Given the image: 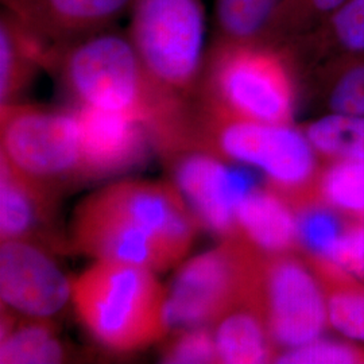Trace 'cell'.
I'll use <instances>...</instances> for the list:
<instances>
[{
    "mask_svg": "<svg viewBox=\"0 0 364 364\" xmlns=\"http://www.w3.org/2000/svg\"><path fill=\"white\" fill-rule=\"evenodd\" d=\"M162 359L165 363H219L215 335L208 326L182 329L165 348Z\"/></svg>",
    "mask_w": 364,
    "mask_h": 364,
    "instance_id": "obj_27",
    "label": "cell"
},
{
    "mask_svg": "<svg viewBox=\"0 0 364 364\" xmlns=\"http://www.w3.org/2000/svg\"><path fill=\"white\" fill-rule=\"evenodd\" d=\"M299 42L348 57L364 55V0H346L293 45Z\"/></svg>",
    "mask_w": 364,
    "mask_h": 364,
    "instance_id": "obj_20",
    "label": "cell"
},
{
    "mask_svg": "<svg viewBox=\"0 0 364 364\" xmlns=\"http://www.w3.org/2000/svg\"><path fill=\"white\" fill-rule=\"evenodd\" d=\"M287 57L282 45L213 41L195 97L230 117L290 123L296 87Z\"/></svg>",
    "mask_w": 364,
    "mask_h": 364,
    "instance_id": "obj_4",
    "label": "cell"
},
{
    "mask_svg": "<svg viewBox=\"0 0 364 364\" xmlns=\"http://www.w3.org/2000/svg\"><path fill=\"white\" fill-rule=\"evenodd\" d=\"M174 178L198 224L227 239L239 234V204L258 188L250 170L227 165L218 156L196 153L177 162Z\"/></svg>",
    "mask_w": 364,
    "mask_h": 364,
    "instance_id": "obj_10",
    "label": "cell"
},
{
    "mask_svg": "<svg viewBox=\"0 0 364 364\" xmlns=\"http://www.w3.org/2000/svg\"><path fill=\"white\" fill-rule=\"evenodd\" d=\"M236 220L239 234L266 254L284 255L299 243L297 213L270 191L250 192L239 204Z\"/></svg>",
    "mask_w": 364,
    "mask_h": 364,
    "instance_id": "obj_16",
    "label": "cell"
},
{
    "mask_svg": "<svg viewBox=\"0 0 364 364\" xmlns=\"http://www.w3.org/2000/svg\"><path fill=\"white\" fill-rule=\"evenodd\" d=\"M316 153L336 161L364 159V117L329 112L306 126Z\"/></svg>",
    "mask_w": 364,
    "mask_h": 364,
    "instance_id": "obj_21",
    "label": "cell"
},
{
    "mask_svg": "<svg viewBox=\"0 0 364 364\" xmlns=\"http://www.w3.org/2000/svg\"><path fill=\"white\" fill-rule=\"evenodd\" d=\"M347 225L331 205H311L297 213L299 243L317 259L326 262Z\"/></svg>",
    "mask_w": 364,
    "mask_h": 364,
    "instance_id": "obj_23",
    "label": "cell"
},
{
    "mask_svg": "<svg viewBox=\"0 0 364 364\" xmlns=\"http://www.w3.org/2000/svg\"><path fill=\"white\" fill-rule=\"evenodd\" d=\"M54 192L0 156V239L58 243L53 232Z\"/></svg>",
    "mask_w": 364,
    "mask_h": 364,
    "instance_id": "obj_14",
    "label": "cell"
},
{
    "mask_svg": "<svg viewBox=\"0 0 364 364\" xmlns=\"http://www.w3.org/2000/svg\"><path fill=\"white\" fill-rule=\"evenodd\" d=\"M198 221L178 188L122 181L85 198L72 221L70 240L96 260L170 269L188 254Z\"/></svg>",
    "mask_w": 364,
    "mask_h": 364,
    "instance_id": "obj_2",
    "label": "cell"
},
{
    "mask_svg": "<svg viewBox=\"0 0 364 364\" xmlns=\"http://www.w3.org/2000/svg\"><path fill=\"white\" fill-rule=\"evenodd\" d=\"M252 290L259 294L262 318L270 338L284 351L324 335L328 299L312 272L299 260L277 255L264 269L257 270Z\"/></svg>",
    "mask_w": 364,
    "mask_h": 364,
    "instance_id": "obj_9",
    "label": "cell"
},
{
    "mask_svg": "<svg viewBox=\"0 0 364 364\" xmlns=\"http://www.w3.org/2000/svg\"><path fill=\"white\" fill-rule=\"evenodd\" d=\"M326 263L343 274L364 279V220L347 225Z\"/></svg>",
    "mask_w": 364,
    "mask_h": 364,
    "instance_id": "obj_28",
    "label": "cell"
},
{
    "mask_svg": "<svg viewBox=\"0 0 364 364\" xmlns=\"http://www.w3.org/2000/svg\"><path fill=\"white\" fill-rule=\"evenodd\" d=\"M127 36L156 81L183 100L197 93L205 61L203 0H132Z\"/></svg>",
    "mask_w": 364,
    "mask_h": 364,
    "instance_id": "obj_5",
    "label": "cell"
},
{
    "mask_svg": "<svg viewBox=\"0 0 364 364\" xmlns=\"http://www.w3.org/2000/svg\"><path fill=\"white\" fill-rule=\"evenodd\" d=\"M296 0H215V41L285 46Z\"/></svg>",
    "mask_w": 364,
    "mask_h": 364,
    "instance_id": "obj_15",
    "label": "cell"
},
{
    "mask_svg": "<svg viewBox=\"0 0 364 364\" xmlns=\"http://www.w3.org/2000/svg\"><path fill=\"white\" fill-rule=\"evenodd\" d=\"M154 273L138 264L96 260L72 279V304L92 338L108 350L130 352L168 333V291Z\"/></svg>",
    "mask_w": 364,
    "mask_h": 364,
    "instance_id": "obj_3",
    "label": "cell"
},
{
    "mask_svg": "<svg viewBox=\"0 0 364 364\" xmlns=\"http://www.w3.org/2000/svg\"><path fill=\"white\" fill-rule=\"evenodd\" d=\"M255 275L250 255L234 239L188 260L168 290L170 328L216 324L250 301Z\"/></svg>",
    "mask_w": 364,
    "mask_h": 364,
    "instance_id": "obj_8",
    "label": "cell"
},
{
    "mask_svg": "<svg viewBox=\"0 0 364 364\" xmlns=\"http://www.w3.org/2000/svg\"><path fill=\"white\" fill-rule=\"evenodd\" d=\"M216 324L219 363H267L273 358V340L259 313L236 308Z\"/></svg>",
    "mask_w": 364,
    "mask_h": 364,
    "instance_id": "obj_19",
    "label": "cell"
},
{
    "mask_svg": "<svg viewBox=\"0 0 364 364\" xmlns=\"http://www.w3.org/2000/svg\"><path fill=\"white\" fill-rule=\"evenodd\" d=\"M195 142L213 146L225 158L260 170L284 189L305 186L314 174L316 150L305 131L291 123H264L230 117L196 102Z\"/></svg>",
    "mask_w": 364,
    "mask_h": 364,
    "instance_id": "obj_6",
    "label": "cell"
},
{
    "mask_svg": "<svg viewBox=\"0 0 364 364\" xmlns=\"http://www.w3.org/2000/svg\"><path fill=\"white\" fill-rule=\"evenodd\" d=\"M344 1L346 0H296L289 22L285 46L293 45L311 33Z\"/></svg>",
    "mask_w": 364,
    "mask_h": 364,
    "instance_id": "obj_29",
    "label": "cell"
},
{
    "mask_svg": "<svg viewBox=\"0 0 364 364\" xmlns=\"http://www.w3.org/2000/svg\"><path fill=\"white\" fill-rule=\"evenodd\" d=\"M0 139L1 156L53 192L63 183L85 178L75 109L1 105Z\"/></svg>",
    "mask_w": 364,
    "mask_h": 364,
    "instance_id": "obj_7",
    "label": "cell"
},
{
    "mask_svg": "<svg viewBox=\"0 0 364 364\" xmlns=\"http://www.w3.org/2000/svg\"><path fill=\"white\" fill-rule=\"evenodd\" d=\"M49 50L6 9L0 14V107L19 103Z\"/></svg>",
    "mask_w": 364,
    "mask_h": 364,
    "instance_id": "obj_17",
    "label": "cell"
},
{
    "mask_svg": "<svg viewBox=\"0 0 364 364\" xmlns=\"http://www.w3.org/2000/svg\"><path fill=\"white\" fill-rule=\"evenodd\" d=\"M6 309L1 312L0 363H60L65 359L66 348L49 318L18 317L16 312Z\"/></svg>",
    "mask_w": 364,
    "mask_h": 364,
    "instance_id": "obj_18",
    "label": "cell"
},
{
    "mask_svg": "<svg viewBox=\"0 0 364 364\" xmlns=\"http://www.w3.org/2000/svg\"><path fill=\"white\" fill-rule=\"evenodd\" d=\"M321 195L332 208L364 220V159L336 161L324 173Z\"/></svg>",
    "mask_w": 364,
    "mask_h": 364,
    "instance_id": "obj_22",
    "label": "cell"
},
{
    "mask_svg": "<svg viewBox=\"0 0 364 364\" xmlns=\"http://www.w3.org/2000/svg\"><path fill=\"white\" fill-rule=\"evenodd\" d=\"M48 68L58 73L77 105L130 117L162 149L182 150L193 142V103L151 76L127 33L111 27L55 49Z\"/></svg>",
    "mask_w": 364,
    "mask_h": 364,
    "instance_id": "obj_1",
    "label": "cell"
},
{
    "mask_svg": "<svg viewBox=\"0 0 364 364\" xmlns=\"http://www.w3.org/2000/svg\"><path fill=\"white\" fill-rule=\"evenodd\" d=\"M328 326L350 341L364 343V290H341L328 299Z\"/></svg>",
    "mask_w": 364,
    "mask_h": 364,
    "instance_id": "obj_26",
    "label": "cell"
},
{
    "mask_svg": "<svg viewBox=\"0 0 364 364\" xmlns=\"http://www.w3.org/2000/svg\"><path fill=\"white\" fill-rule=\"evenodd\" d=\"M132 0H1L3 9L49 53L105 31L130 11Z\"/></svg>",
    "mask_w": 364,
    "mask_h": 364,
    "instance_id": "obj_12",
    "label": "cell"
},
{
    "mask_svg": "<svg viewBox=\"0 0 364 364\" xmlns=\"http://www.w3.org/2000/svg\"><path fill=\"white\" fill-rule=\"evenodd\" d=\"M359 359V352L350 343L321 336L304 346L281 352L275 358V362L284 364H355Z\"/></svg>",
    "mask_w": 364,
    "mask_h": 364,
    "instance_id": "obj_25",
    "label": "cell"
},
{
    "mask_svg": "<svg viewBox=\"0 0 364 364\" xmlns=\"http://www.w3.org/2000/svg\"><path fill=\"white\" fill-rule=\"evenodd\" d=\"M1 305L21 316L50 318L72 302V279L43 246L4 240L0 246Z\"/></svg>",
    "mask_w": 364,
    "mask_h": 364,
    "instance_id": "obj_11",
    "label": "cell"
},
{
    "mask_svg": "<svg viewBox=\"0 0 364 364\" xmlns=\"http://www.w3.org/2000/svg\"><path fill=\"white\" fill-rule=\"evenodd\" d=\"M85 178L117 174L141 164L153 138L144 124L115 112L77 105Z\"/></svg>",
    "mask_w": 364,
    "mask_h": 364,
    "instance_id": "obj_13",
    "label": "cell"
},
{
    "mask_svg": "<svg viewBox=\"0 0 364 364\" xmlns=\"http://www.w3.org/2000/svg\"><path fill=\"white\" fill-rule=\"evenodd\" d=\"M326 100L331 112L364 117V55L355 57L338 72Z\"/></svg>",
    "mask_w": 364,
    "mask_h": 364,
    "instance_id": "obj_24",
    "label": "cell"
}]
</instances>
